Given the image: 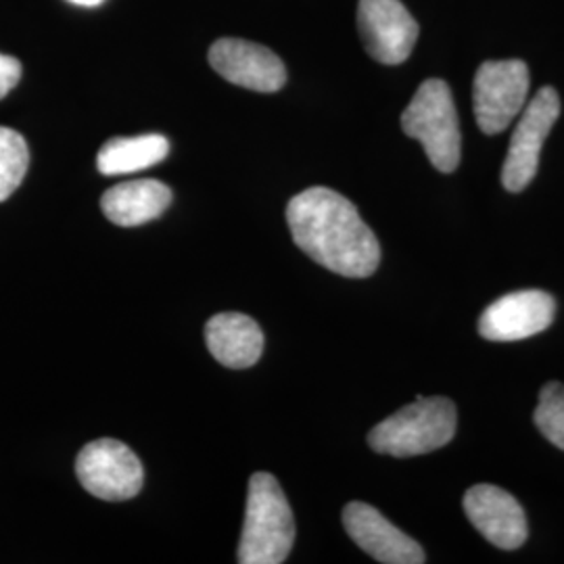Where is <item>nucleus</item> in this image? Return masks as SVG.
Returning <instances> with one entry per match:
<instances>
[{
	"label": "nucleus",
	"instance_id": "f257e3e1",
	"mask_svg": "<svg viewBox=\"0 0 564 564\" xmlns=\"http://www.w3.org/2000/svg\"><path fill=\"white\" fill-rule=\"evenodd\" d=\"M293 241L316 263L347 279H366L381 263V245L356 205L326 186H312L286 205Z\"/></svg>",
	"mask_w": 564,
	"mask_h": 564
},
{
	"label": "nucleus",
	"instance_id": "f03ea898",
	"mask_svg": "<svg viewBox=\"0 0 564 564\" xmlns=\"http://www.w3.org/2000/svg\"><path fill=\"white\" fill-rule=\"evenodd\" d=\"M295 544V519L276 477L256 473L249 479L247 512L237 561L241 564H281Z\"/></svg>",
	"mask_w": 564,
	"mask_h": 564
},
{
	"label": "nucleus",
	"instance_id": "7ed1b4c3",
	"mask_svg": "<svg viewBox=\"0 0 564 564\" xmlns=\"http://www.w3.org/2000/svg\"><path fill=\"white\" fill-rule=\"evenodd\" d=\"M458 412L447 398H419L368 433V444L387 456L410 458L435 452L456 435Z\"/></svg>",
	"mask_w": 564,
	"mask_h": 564
},
{
	"label": "nucleus",
	"instance_id": "20e7f679",
	"mask_svg": "<svg viewBox=\"0 0 564 564\" xmlns=\"http://www.w3.org/2000/svg\"><path fill=\"white\" fill-rule=\"evenodd\" d=\"M403 132L424 147L429 162L452 174L463 155V134L452 90L444 80H426L402 113Z\"/></svg>",
	"mask_w": 564,
	"mask_h": 564
},
{
	"label": "nucleus",
	"instance_id": "39448f33",
	"mask_svg": "<svg viewBox=\"0 0 564 564\" xmlns=\"http://www.w3.org/2000/svg\"><path fill=\"white\" fill-rule=\"evenodd\" d=\"M529 99V67L521 59L485 61L473 86L477 126L487 137L500 134L523 113Z\"/></svg>",
	"mask_w": 564,
	"mask_h": 564
},
{
	"label": "nucleus",
	"instance_id": "423d86ee",
	"mask_svg": "<svg viewBox=\"0 0 564 564\" xmlns=\"http://www.w3.org/2000/svg\"><path fill=\"white\" fill-rule=\"evenodd\" d=\"M76 475L90 496L105 502L132 500L144 484L139 456L128 445L109 437L82 447Z\"/></svg>",
	"mask_w": 564,
	"mask_h": 564
},
{
	"label": "nucleus",
	"instance_id": "0eeeda50",
	"mask_svg": "<svg viewBox=\"0 0 564 564\" xmlns=\"http://www.w3.org/2000/svg\"><path fill=\"white\" fill-rule=\"evenodd\" d=\"M561 116V97L552 86L538 90L527 102L523 116L510 139L502 167V184L510 193H521L538 174L545 139Z\"/></svg>",
	"mask_w": 564,
	"mask_h": 564
},
{
	"label": "nucleus",
	"instance_id": "6e6552de",
	"mask_svg": "<svg viewBox=\"0 0 564 564\" xmlns=\"http://www.w3.org/2000/svg\"><path fill=\"white\" fill-rule=\"evenodd\" d=\"M358 30L368 55L383 65H400L419 41V23L402 0H360Z\"/></svg>",
	"mask_w": 564,
	"mask_h": 564
},
{
	"label": "nucleus",
	"instance_id": "1a4fd4ad",
	"mask_svg": "<svg viewBox=\"0 0 564 564\" xmlns=\"http://www.w3.org/2000/svg\"><path fill=\"white\" fill-rule=\"evenodd\" d=\"M209 63L224 80L256 93H276L286 82L281 57L256 42L220 39L209 48Z\"/></svg>",
	"mask_w": 564,
	"mask_h": 564
},
{
	"label": "nucleus",
	"instance_id": "9d476101",
	"mask_svg": "<svg viewBox=\"0 0 564 564\" xmlns=\"http://www.w3.org/2000/svg\"><path fill=\"white\" fill-rule=\"evenodd\" d=\"M556 302L544 291H519L491 303L481 318L479 333L487 341H521L544 333L554 321Z\"/></svg>",
	"mask_w": 564,
	"mask_h": 564
},
{
	"label": "nucleus",
	"instance_id": "9b49d317",
	"mask_svg": "<svg viewBox=\"0 0 564 564\" xmlns=\"http://www.w3.org/2000/svg\"><path fill=\"white\" fill-rule=\"evenodd\" d=\"M464 512L489 544L517 550L524 544L529 527L523 506L502 487L473 485L464 496Z\"/></svg>",
	"mask_w": 564,
	"mask_h": 564
},
{
	"label": "nucleus",
	"instance_id": "f8f14e48",
	"mask_svg": "<svg viewBox=\"0 0 564 564\" xmlns=\"http://www.w3.org/2000/svg\"><path fill=\"white\" fill-rule=\"evenodd\" d=\"M343 527L347 535L384 564H423L424 550L393 523H389L375 506L349 502L343 510Z\"/></svg>",
	"mask_w": 564,
	"mask_h": 564
},
{
	"label": "nucleus",
	"instance_id": "ddd939ff",
	"mask_svg": "<svg viewBox=\"0 0 564 564\" xmlns=\"http://www.w3.org/2000/svg\"><path fill=\"white\" fill-rule=\"evenodd\" d=\"M205 343L212 356L232 370L251 368L263 354L260 324L239 312H224L209 318L205 326Z\"/></svg>",
	"mask_w": 564,
	"mask_h": 564
},
{
	"label": "nucleus",
	"instance_id": "4468645a",
	"mask_svg": "<svg viewBox=\"0 0 564 564\" xmlns=\"http://www.w3.org/2000/svg\"><path fill=\"white\" fill-rule=\"evenodd\" d=\"M172 203V191L160 181H132L116 184L102 195L105 218L118 226H141L160 218Z\"/></svg>",
	"mask_w": 564,
	"mask_h": 564
},
{
	"label": "nucleus",
	"instance_id": "2eb2a0df",
	"mask_svg": "<svg viewBox=\"0 0 564 564\" xmlns=\"http://www.w3.org/2000/svg\"><path fill=\"white\" fill-rule=\"evenodd\" d=\"M170 153V142L162 134H142L132 139H111L97 155L102 176H120L149 170Z\"/></svg>",
	"mask_w": 564,
	"mask_h": 564
},
{
	"label": "nucleus",
	"instance_id": "dca6fc26",
	"mask_svg": "<svg viewBox=\"0 0 564 564\" xmlns=\"http://www.w3.org/2000/svg\"><path fill=\"white\" fill-rule=\"evenodd\" d=\"M30 151L20 132L0 126V203L7 202L28 174Z\"/></svg>",
	"mask_w": 564,
	"mask_h": 564
},
{
	"label": "nucleus",
	"instance_id": "f3484780",
	"mask_svg": "<svg viewBox=\"0 0 564 564\" xmlns=\"http://www.w3.org/2000/svg\"><path fill=\"white\" fill-rule=\"evenodd\" d=\"M533 421L550 444L564 449V384H544Z\"/></svg>",
	"mask_w": 564,
	"mask_h": 564
},
{
	"label": "nucleus",
	"instance_id": "a211bd4d",
	"mask_svg": "<svg viewBox=\"0 0 564 564\" xmlns=\"http://www.w3.org/2000/svg\"><path fill=\"white\" fill-rule=\"evenodd\" d=\"M21 63L15 57L0 55V101L20 84Z\"/></svg>",
	"mask_w": 564,
	"mask_h": 564
},
{
	"label": "nucleus",
	"instance_id": "6ab92c4d",
	"mask_svg": "<svg viewBox=\"0 0 564 564\" xmlns=\"http://www.w3.org/2000/svg\"><path fill=\"white\" fill-rule=\"evenodd\" d=\"M74 4H80V7H99L102 0H69Z\"/></svg>",
	"mask_w": 564,
	"mask_h": 564
}]
</instances>
